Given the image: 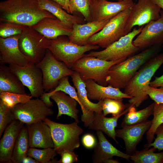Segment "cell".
<instances>
[{
	"label": "cell",
	"mask_w": 163,
	"mask_h": 163,
	"mask_svg": "<svg viewBox=\"0 0 163 163\" xmlns=\"http://www.w3.org/2000/svg\"><path fill=\"white\" fill-rule=\"evenodd\" d=\"M122 0H118V1H122Z\"/></svg>",
	"instance_id": "obj_49"
},
{
	"label": "cell",
	"mask_w": 163,
	"mask_h": 163,
	"mask_svg": "<svg viewBox=\"0 0 163 163\" xmlns=\"http://www.w3.org/2000/svg\"><path fill=\"white\" fill-rule=\"evenodd\" d=\"M123 100L106 98L102 100V109L105 116L111 114L115 117L123 113L129 106V104H125Z\"/></svg>",
	"instance_id": "obj_33"
},
{
	"label": "cell",
	"mask_w": 163,
	"mask_h": 163,
	"mask_svg": "<svg viewBox=\"0 0 163 163\" xmlns=\"http://www.w3.org/2000/svg\"><path fill=\"white\" fill-rule=\"evenodd\" d=\"M157 5L163 10V0H152Z\"/></svg>",
	"instance_id": "obj_46"
},
{
	"label": "cell",
	"mask_w": 163,
	"mask_h": 163,
	"mask_svg": "<svg viewBox=\"0 0 163 163\" xmlns=\"http://www.w3.org/2000/svg\"><path fill=\"white\" fill-rule=\"evenodd\" d=\"M64 36H60L54 39L46 38L45 45L57 59L63 62L70 69L86 52L97 50L100 47L97 45L89 44L78 45L70 42L69 38Z\"/></svg>",
	"instance_id": "obj_5"
},
{
	"label": "cell",
	"mask_w": 163,
	"mask_h": 163,
	"mask_svg": "<svg viewBox=\"0 0 163 163\" xmlns=\"http://www.w3.org/2000/svg\"><path fill=\"white\" fill-rule=\"evenodd\" d=\"M117 0V1H118V0Z\"/></svg>",
	"instance_id": "obj_50"
},
{
	"label": "cell",
	"mask_w": 163,
	"mask_h": 163,
	"mask_svg": "<svg viewBox=\"0 0 163 163\" xmlns=\"http://www.w3.org/2000/svg\"><path fill=\"white\" fill-rule=\"evenodd\" d=\"M30 148L28 132L27 125H24L21 129L16 139L11 162L21 163L23 159L28 155Z\"/></svg>",
	"instance_id": "obj_29"
},
{
	"label": "cell",
	"mask_w": 163,
	"mask_h": 163,
	"mask_svg": "<svg viewBox=\"0 0 163 163\" xmlns=\"http://www.w3.org/2000/svg\"><path fill=\"white\" fill-rule=\"evenodd\" d=\"M46 17H56L41 8L37 0H6L0 2V20L31 27Z\"/></svg>",
	"instance_id": "obj_1"
},
{
	"label": "cell",
	"mask_w": 163,
	"mask_h": 163,
	"mask_svg": "<svg viewBox=\"0 0 163 163\" xmlns=\"http://www.w3.org/2000/svg\"><path fill=\"white\" fill-rule=\"evenodd\" d=\"M9 67L23 84L29 90L33 97L40 98L44 92L43 74L36 64L30 63L25 66L15 64Z\"/></svg>",
	"instance_id": "obj_13"
},
{
	"label": "cell",
	"mask_w": 163,
	"mask_h": 163,
	"mask_svg": "<svg viewBox=\"0 0 163 163\" xmlns=\"http://www.w3.org/2000/svg\"><path fill=\"white\" fill-rule=\"evenodd\" d=\"M149 85L155 88L163 86V75L159 77H155V79L150 82Z\"/></svg>",
	"instance_id": "obj_43"
},
{
	"label": "cell",
	"mask_w": 163,
	"mask_h": 163,
	"mask_svg": "<svg viewBox=\"0 0 163 163\" xmlns=\"http://www.w3.org/2000/svg\"><path fill=\"white\" fill-rule=\"evenodd\" d=\"M15 120L11 108L0 99V137L7 126Z\"/></svg>",
	"instance_id": "obj_37"
},
{
	"label": "cell",
	"mask_w": 163,
	"mask_h": 163,
	"mask_svg": "<svg viewBox=\"0 0 163 163\" xmlns=\"http://www.w3.org/2000/svg\"><path fill=\"white\" fill-rule=\"evenodd\" d=\"M61 5L67 12L69 13V8L67 6L66 0H52Z\"/></svg>",
	"instance_id": "obj_44"
},
{
	"label": "cell",
	"mask_w": 163,
	"mask_h": 163,
	"mask_svg": "<svg viewBox=\"0 0 163 163\" xmlns=\"http://www.w3.org/2000/svg\"><path fill=\"white\" fill-rule=\"evenodd\" d=\"M155 134L156 135V138L154 142L149 145L148 148L152 146L159 151L163 150V123L157 128Z\"/></svg>",
	"instance_id": "obj_40"
},
{
	"label": "cell",
	"mask_w": 163,
	"mask_h": 163,
	"mask_svg": "<svg viewBox=\"0 0 163 163\" xmlns=\"http://www.w3.org/2000/svg\"><path fill=\"white\" fill-rule=\"evenodd\" d=\"M162 46L163 47V45H162Z\"/></svg>",
	"instance_id": "obj_51"
},
{
	"label": "cell",
	"mask_w": 163,
	"mask_h": 163,
	"mask_svg": "<svg viewBox=\"0 0 163 163\" xmlns=\"http://www.w3.org/2000/svg\"><path fill=\"white\" fill-rule=\"evenodd\" d=\"M24 123L15 120L6 127L0 141V162L11 163V159L18 134Z\"/></svg>",
	"instance_id": "obj_19"
},
{
	"label": "cell",
	"mask_w": 163,
	"mask_h": 163,
	"mask_svg": "<svg viewBox=\"0 0 163 163\" xmlns=\"http://www.w3.org/2000/svg\"><path fill=\"white\" fill-rule=\"evenodd\" d=\"M98 139L94 147L92 156L94 163H105L106 161L113 158L114 156L123 158L129 160L130 155L120 151L114 146L107 139L103 132L96 131Z\"/></svg>",
	"instance_id": "obj_22"
},
{
	"label": "cell",
	"mask_w": 163,
	"mask_h": 163,
	"mask_svg": "<svg viewBox=\"0 0 163 163\" xmlns=\"http://www.w3.org/2000/svg\"><path fill=\"white\" fill-rule=\"evenodd\" d=\"M57 154L53 148L38 149L30 147L27 155L37 161L39 163H53Z\"/></svg>",
	"instance_id": "obj_34"
},
{
	"label": "cell",
	"mask_w": 163,
	"mask_h": 163,
	"mask_svg": "<svg viewBox=\"0 0 163 163\" xmlns=\"http://www.w3.org/2000/svg\"><path fill=\"white\" fill-rule=\"evenodd\" d=\"M22 163H39L35 159L32 157L27 155L22 160Z\"/></svg>",
	"instance_id": "obj_45"
},
{
	"label": "cell",
	"mask_w": 163,
	"mask_h": 163,
	"mask_svg": "<svg viewBox=\"0 0 163 163\" xmlns=\"http://www.w3.org/2000/svg\"><path fill=\"white\" fill-rule=\"evenodd\" d=\"M39 98L18 104L11 108L15 120L28 125L43 121L53 111Z\"/></svg>",
	"instance_id": "obj_11"
},
{
	"label": "cell",
	"mask_w": 163,
	"mask_h": 163,
	"mask_svg": "<svg viewBox=\"0 0 163 163\" xmlns=\"http://www.w3.org/2000/svg\"><path fill=\"white\" fill-rule=\"evenodd\" d=\"M36 65L43 74L45 92L56 88L61 79L71 76L74 72L63 62L57 59L48 49L43 58Z\"/></svg>",
	"instance_id": "obj_9"
},
{
	"label": "cell",
	"mask_w": 163,
	"mask_h": 163,
	"mask_svg": "<svg viewBox=\"0 0 163 163\" xmlns=\"http://www.w3.org/2000/svg\"><path fill=\"white\" fill-rule=\"evenodd\" d=\"M2 92L26 94L24 86L9 66L0 64V92Z\"/></svg>",
	"instance_id": "obj_28"
},
{
	"label": "cell",
	"mask_w": 163,
	"mask_h": 163,
	"mask_svg": "<svg viewBox=\"0 0 163 163\" xmlns=\"http://www.w3.org/2000/svg\"><path fill=\"white\" fill-rule=\"evenodd\" d=\"M39 6L53 14L64 24L72 28L75 24H82L80 17L69 14L59 4L52 0H37Z\"/></svg>",
	"instance_id": "obj_27"
},
{
	"label": "cell",
	"mask_w": 163,
	"mask_h": 163,
	"mask_svg": "<svg viewBox=\"0 0 163 163\" xmlns=\"http://www.w3.org/2000/svg\"><path fill=\"white\" fill-rule=\"evenodd\" d=\"M152 120L127 126L116 130V136L124 141L126 153L130 155L136 151L137 146L145 132L150 128Z\"/></svg>",
	"instance_id": "obj_18"
},
{
	"label": "cell",
	"mask_w": 163,
	"mask_h": 163,
	"mask_svg": "<svg viewBox=\"0 0 163 163\" xmlns=\"http://www.w3.org/2000/svg\"><path fill=\"white\" fill-rule=\"evenodd\" d=\"M145 92L155 102L163 104V86L158 88L149 85L145 89Z\"/></svg>",
	"instance_id": "obj_39"
},
{
	"label": "cell",
	"mask_w": 163,
	"mask_h": 163,
	"mask_svg": "<svg viewBox=\"0 0 163 163\" xmlns=\"http://www.w3.org/2000/svg\"><path fill=\"white\" fill-rule=\"evenodd\" d=\"M160 46H153L110 68L106 81L107 85L124 89L139 69L150 59L158 54Z\"/></svg>",
	"instance_id": "obj_2"
},
{
	"label": "cell",
	"mask_w": 163,
	"mask_h": 163,
	"mask_svg": "<svg viewBox=\"0 0 163 163\" xmlns=\"http://www.w3.org/2000/svg\"><path fill=\"white\" fill-rule=\"evenodd\" d=\"M31 27L46 38L50 39L61 36L69 37L72 30L59 19L49 17L42 19Z\"/></svg>",
	"instance_id": "obj_21"
},
{
	"label": "cell",
	"mask_w": 163,
	"mask_h": 163,
	"mask_svg": "<svg viewBox=\"0 0 163 163\" xmlns=\"http://www.w3.org/2000/svg\"><path fill=\"white\" fill-rule=\"evenodd\" d=\"M50 128L54 143L53 148L60 155L64 151H74L80 145L79 137L83 130L77 123L62 124L53 121L48 118L43 121Z\"/></svg>",
	"instance_id": "obj_4"
},
{
	"label": "cell",
	"mask_w": 163,
	"mask_h": 163,
	"mask_svg": "<svg viewBox=\"0 0 163 163\" xmlns=\"http://www.w3.org/2000/svg\"><path fill=\"white\" fill-rule=\"evenodd\" d=\"M92 21L110 20L120 13L131 8L133 0L111 2L107 0H90Z\"/></svg>",
	"instance_id": "obj_15"
},
{
	"label": "cell",
	"mask_w": 163,
	"mask_h": 163,
	"mask_svg": "<svg viewBox=\"0 0 163 163\" xmlns=\"http://www.w3.org/2000/svg\"><path fill=\"white\" fill-rule=\"evenodd\" d=\"M154 102L147 107L139 111H136L134 106L130 107L128 111L126 113L122 122L121 126H126L135 125L143 123L153 115Z\"/></svg>",
	"instance_id": "obj_30"
},
{
	"label": "cell",
	"mask_w": 163,
	"mask_h": 163,
	"mask_svg": "<svg viewBox=\"0 0 163 163\" xmlns=\"http://www.w3.org/2000/svg\"><path fill=\"white\" fill-rule=\"evenodd\" d=\"M161 17L145 24L141 31L133 40L134 44L140 50L153 46L163 45V10Z\"/></svg>",
	"instance_id": "obj_16"
},
{
	"label": "cell",
	"mask_w": 163,
	"mask_h": 163,
	"mask_svg": "<svg viewBox=\"0 0 163 163\" xmlns=\"http://www.w3.org/2000/svg\"><path fill=\"white\" fill-rule=\"evenodd\" d=\"M125 60L107 61L85 54L76 62L71 69L78 72L84 81L92 79L101 85L107 86L106 79L110 68Z\"/></svg>",
	"instance_id": "obj_6"
},
{
	"label": "cell",
	"mask_w": 163,
	"mask_h": 163,
	"mask_svg": "<svg viewBox=\"0 0 163 163\" xmlns=\"http://www.w3.org/2000/svg\"><path fill=\"white\" fill-rule=\"evenodd\" d=\"M70 13H81L87 22L92 21L90 11V0H69Z\"/></svg>",
	"instance_id": "obj_36"
},
{
	"label": "cell",
	"mask_w": 163,
	"mask_h": 163,
	"mask_svg": "<svg viewBox=\"0 0 163 163\" xmlns=\"http://www.w3.org/2000/svg\"><path fill=\"white\" fill-rule=\"evenodd\" d=\"M50 98L56 103L58 107L57 119L62 115H66L73 118L75 122L78 123V114L79 111L77 108L78 103L75 99L61 91L54 93Z\"/></svg>",
	"instance_id": "obj_25"
},
{
	"label": "cell",
	"mask_w": 163,
	"mask_h": 163,
	"mask_svg": "<svg viewBox=\"0 0 163 163\" xmlns=\"http://www.w3.org/2000/svg\"><path fill=\"white\" fill-rule=\"evenodd\" d=\"M26 125L28 132L30 147L53 148L51 129L43 121Z\"/></svg>",
	"instance_id": "obj_20"
},
{
	"label": "cell",
	"mask_w": 163,
	"mask_h": 163,
	"mask_svg": "<svg viewBox=\"0 0 163 163\" xmlns=\"http://www.w3.org/2000/svg\"><path fill=\"white\" fill-rule=\"evenodd\" d=\"M119 161L117 159H113L112 158L109 159L107 160L105 163H119Z\"/></svg>",
	"instance_id": "obj_47"
},
{
	"label": "cell",
	"mask_w": 163,
	"mask_h": 163,
	"mask_svg": "<svg viewBox=\"0 0 163 163\" xmlns=\"http://www.w3.org/2000/svg\"><path fill=\"white\" fill-rule=\"evenodd\" d=\"M130 10L129 8L110 19L100 31L89 38L88 44L106 48L127 34L125 27Z\"/></svg>",
	"instance_id": "obj_8"
},
{
	"label": "cell",
	"mask_w": 163,
	"mask_h": 163,
	"mask_svg": "<svg viewBox=\"0 0 163 163\" xmlns=\"http://www.w3.org/2000/svg\"><path fill=\"white\" fill-rule=\"evenodd\" d=\"M144 26L132 31L123 36L103 50L91 51L88 55L107 61L126 59L135 54L140 50L133 43L135 37L141 31Z\"/></svg>",
	"instance_id": "obj_7"
},
{
	"label": "cell",
	"mask_w": 163,
	"mask_h": 163,
	"mask_svg": "<svg viewBox=\"0 0 163 163\" xmlns=\"http://www.w3.org/2000/svg\"><path fill=\"white\" fill-rule=\"evenodd\" d=\"M82 142L85 147L89 149L94 147L97 143L94 137L89 134H85L82 137Z\"/></svg>",
	"instance_id": "obj_42"
},
{
	"label": "cell",
	"mask_w": 163,
	"mask_h": 163,
	"mask_svg": "<svg viewBox=\"0 0 163 163\" xmlns=\"http://www.w3.org/2000/svg\"><path fill=\"white\" fill-rule=\"evenodd\" d=\"M66 1L67 5V6L69 8V0H66Z\"/></svg>",
	"instance_id": "obj_48"
},
{
	"label": "cell",
	"mask_w": 163,
	"mask_h": 163,
	"mask_svg": "<svg viewBox=\"0 0 163 163\" xmlns=\"http://www.w3.org/2000/svg\"><path fill=\"white\" fill-rule=\"evenodd\" d=\"M32 97L31 95L27 94H21L8 92H0V99L11 108L18 104L26 102Z\"/></svg>",
	"instance_id": "obj_35"
},
{
	"label": "cell",
	"mask_w": 163,
	"mask_h": 163,
	"mask_svg": "<svg viewBox=\"0 0 163 163\" xmlns=\"http://www.w3.org/2000/svg\"><path fill=\"white\" fill-rule=\"evenodd\" d=\"M163 64V53L153 57L137 72L124 88V93L132 98L129 100L130 107H139L148 99L145 90L156 71Z\"/></svg>",
	"instance_id": "obj_3"
},
{
	"label": "cell",
	"mask_w": 163,
	"mask_h": 163,
	"mask_svg": "<svg viewBox=\"0 0 163 163\" xmlns=\"http://www.w3.org/2000/svg\"><path fill=\"white\" fill-rule=\"evenodd\" d=\"M161 8L152 0H138L131 7V10L125 27L126 34L136 26L139 27L161 17Z\"/></svg>",
	"instance_id": "obj_12"
},
{
	"label": "cell",
	"mask_w": 163,
	"mask_h": 163,
	"mask_svg": "<svg viewBox=\"0 0 163 163\" xmlns=\"http://www.w3.org/2000/svg\"><path fill=\"white\" fill-rule=\"evenodd\" d=\"M20 34L5 38L0 37V64L25 66L30 63L19 48Z\"/></svg>",
	"instance_id": "obj_17"
},
{
	"label": "cell",
	"mask_w": 163,
	"mask_h": 163,
	"mask_svg": "<svg viewBox=\"0 0 163 163\" xmlns=\"http://www.w3.org/2000/svg\"><path fill=\"white\" fill-rule=\"evenodd\" d=\"M110 20L92 21L85 24H74L71 35L68 37L69 41L80 46L88 44L89 38L100 31Z\"/></svg>",
	"instance_id": "obj_23"
},
{
	"label": "cell",
	"mask_w": 163,
	"mask_h": 163,
	"mask_svg": "<svg viewBox=\"0 0 163 163\" xmlns=\"http://www.w3.org/2000/svg\"><path fill=\"white\" fill-rule=\"evenodd\" d=\"M84 82L89 99L99 101L106 98L123 100L124 98H132L119 89L108 85H101L92 79H88Z\"/></svg>",
	"instance_id": "obj_24"
},
{
	"label": "cell",
	"mask_w": 163,
	"mask_h": 163,
	"mask_svg": "<svg viewBox=\"0 0 163 163\" xmlns=\"http://www.w3.org/2000/svg\"><path fill=\"white\" fill-rule=\"evenodd\" d=\"M153 115L151 126L146 133L147 144L145 145V148H148L154 139L156 129L161 124L163 123V104L154 102Z\"/></svg>",
	"instance_id": "obj_32"
},
{
	"label": "cell",
	"mask_w": 163,
	"mask_h": 163,
	"mask_svg": "<svg viewBox=\"0 0 163 163\" xmlns=\"http://www.w3.org/2000/svg\"><path fill=\"white\" fill-rule=\"evenodd\" d=\"M61 159L57 161V163H73L78 160V156L74 151L66 150L60 155Z\"/></svg>",
	"instance_id": "obj_41"
},
{
	"label": "cell",
	"mask_w": 163,
	"mask_h": 163,
	"mask_svg": "<svg viewBox=\"0 0 163 163\" xmlns=\"http://www.w3.org/2000/svg\"><path fill=\"white\" fill-rule=\"evenodd\" d=\"M26 26L10 22H1L0 36L7 38L21 34Z\"/></svg>",
	"instance_id": "obj_38"
},
{
	"label": "cell",
	"mask_w": 163,
	"mask_h": 163,
	"mask_svg": "<svg viewBox=\"0 0 163 163\" xmlns=\"http://www.w3.org/2000/svg\"><path fill=\"white\" fill-rule=\"evenodd\" d=\"M130 107H128L121 114L111 117H106L104 115L102 112L90 111L87 114H82L81 120L84 123V126L88 129L101 131L118 143L116 139L115 128L117 126L119 118L126 113Z\"/></svg>",
	"instance_id": "obj_14"
},
{
	"label": "cell",
	"mask_w": 163,
	"mask_h": 163,
	"mask_svg": "<svg viewBox=\"0 0 163 163\" xmlns=\"http://www.w3.org/2000/svg\"><path fill=\"white\" fill-rule=\"evenodd\" d=\"M156 149L152 147L145 148L140 151L137 150L130 155V159L134 163H163V152L155 153Z\"/></svg>",
	"instance_id": "obj_31"
},
{
	"label": "cell",
	"mask_w": 163,
	"mask_h": 163,
	"mask_svg": "<svg viewBox=\"0 0 163 163\" xmlns=\"http://www.w3.org/2000/svg\"><path fill=\"white\" fill-rule=\"evenodd\" d=\"M46 38L31 27L26 26L19 35V48L30 63L37 64L43 58L47 50L45 45Z\"/></svg>",
	"instance_id": "obj_10"
},
{
	"label": "cell",
	"mask_w": 163,
	"mask_h": 163,
	"mask_svg": "<svg viewBox=\"0 0 163 163\" xmlns=\"http://www.w3.org/2000/svg\"><path fill=\"white\" fill-rule=\"evenodd\" d=\"M71 76L74 85L77 90L82 114L87 113L90 111L100 113L102 112V100L97 103L91 102L88 97L86 86L84 81L80 77L79 74L74 71Z\"/></svg>",
	"instance_id": "obj_26"
}]
</instances>
